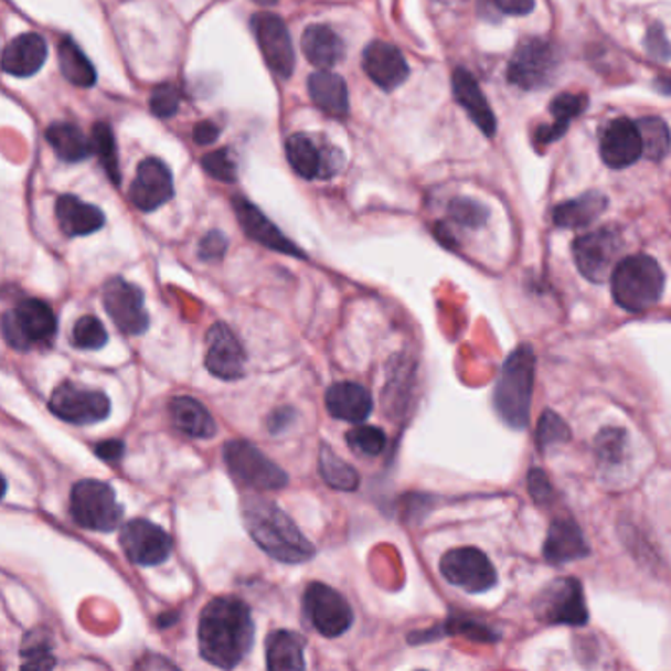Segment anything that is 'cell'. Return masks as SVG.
<instances>
[{
    "instance_id": "obj_2",
    "label": "cell",
    "mask_w": 671,
    "mask_h": 671,
    "mask_svg": "<svg viewBox=\"0 0 671 671\" xmlns=\"http://www.w3.org/2000/svg\"><path fill=\"white\" fill-rule=\"evenodd\" d=\"M242 521L257 546L283 564H302L315 556V546L297 524L265 497L249 494L244 499Z\"/></svg>"
},
{
    "instance_id": "obj_23",
    "label": "cell",
    "mask_w": 671,
    "mask_h": 671,
    "mask_svg": "<svg viewBox=\"0 0 671 671\" xmlns=\"http://www.w3.org/2000/svg\"><path fill=\"white\" fill-rule=\"evenodd\" d=\"M451 87H454V97L458 100L459 106L468 113L477 128L486 134L487 138H493L494 132H497V118H494L493 110L487 103L486 95L479 87L476 77L468 70L458 67L454 71Z\"/></svg>"
},
{
    "instance_id": "obj_54",
    "label": "cell",
    "mask_w": 671,
    "mask_h": 671,
    "mask_svg": "<svg viewBox=\"0 0 671 671\" xmlns=\"http://www.w3.org/2000/svg\"><path fill=\"white\" fill-rule=\"evenodd\" d=\"M493 2L497 9L511 17H524L534 9V0H493Z\"/></svg>"
},
{
    "instance_id": "obj_37",
    "label": "cell",
    "mask_w": 671,
    "mask_h": 671,
    "mask_svg": "<svg viewBox=\"0 0 671 671\" xmlns=\"http://www.w3.org/2000/svg\"><path fill=\"white\" fill-rule=\"evenodd\" d=\"M636 128L642 140V156L652 161H660L668 156L671 146L670 130L662 118L646 116L636 123Z\"/></svg>"
},
{
    "instance_id": "obj_40",
    "label": "cell",
    "mask_w": 671,
    "mask_h": 671,
    "mask_svg": "<svg viewBox=\"0 0 671 671\" xmlns=\"http://www.w3.org/2000/svg\"><path fill=\"white\" fill-rule=\"evenodd\" d=\"M569 438H572V430L564 418H560L554 411H544V415L540 416L539 430H536L539 450L546 451L550 446L565 444V441H569Z\"/></svg>"
},
{
    "instance_id": "obj_28",
    "label": "cell",
    "mask_w": 671,
    "mask_h": 671,
    "mask_svg": "<svg viewBox=\"0 0 671 671\" xmlns=\"http://www.w3.org/2000/svg\"><path fill=\"white\" fill-rule=\"evenodd\" d=\"M309 93L312 103L327 115L334 118H344L350 110V98L345 81L330 73V71H317L309 79Z\"/></svg>"
},
{
    "instance_id": "obj_9",
    "label": "cell",
    "mask_w": 671,
    "mask_h": 671,
    "mask_svg": "<svg viewBox=\"0 0 671 671\" xmlns=\"http://www.w3.org/2000/svg\"><path fill=\"white\" fill-rule=\"evenodd\" d=\"M557 67L556 50L546 40L526 38L512 53L507 79L524 90L546 87Z\"/></svg>"
},
{
    "instance_id": "obj_55",
    "label": "cell",
    "mask_w": 671,
    "mask_h": 671,
    "mask_svg": "<svg viewBox=\"0 0 671 671\" xmlns=\"http://www.w3.org/2000/svg\"><path fill=\"white\" fill-rule=\"evenodd\" d=\"M138 671H179L175 665H171L168 660L159 658V656H150L141 662L140 670Z\"/></svg>"
},
{
    "instance_id": "obj_35",
    "label": "cell",
    "mask_w": 671,
    "mask_h": 671,
    "mask_svg": "<svg viewBox=\"0 0 671 671\" xmlns=\"http://www.w3.org/2000/svg\"><path fill=\"white\" fill-rule=\"evenodd\" d=\"M60 53V70L63 77L73 83L75 87H93L97 81V71L93 67V63L88 62L87 55L83 53L79 45L71 40L70 35H65L60 40L57 45Z\"/></svg>"
},
{
    "instance_id": "obj_21",
    "label": "cell",
    "mask_w": 671,
    "mask_h": 671,
    "mask_svg": "<svg viewBox=\"0 0 671 671\" xmlns=\"http://www.w3.org/2000/svg\"><path fill=\"white\" fill-rule=\"evenodd\" d=\"M363 71L377 87L395 90L408 77V65L398 47L388 42L375 40L363 50Z\"/></svg>"
},
{
    "instance_id": "obj_17",
    "label": "cell",
    "mask_w": 671,
    "mask_h": 671,
    "mask_svg": "<svg viewBox=\"0 0 671 671\" xmlns=\"http://www.w3.org/2000/svg\"><path fill=\"white\" fill-rule=\"evenodd\" d=\"M285 153L292 171L302 179H328L344 166L342 151L336 148H320L305 134H292L285 143Z\"/></svg>"
},
{
    "instance_id": "obj_16",
    "label": "cell",
    "mask_w": 671,
    "mask_h": 671,
    "mask_svg": "<svg viewBox=\"0 0 671 671\" xmlns=\"http://www.w3.org/2000/svg\"><path fill=\"white\" fill-rule=\"evenodd\" d=\"M120 546L132 564L150 567L168 560L173 542L168 532L158 524L146 519H136L124 524Z\"/></svg>"
},
{
    "instance_id": "obj_42",
    "label": "cell",
    "mask_w": 671,
    "mask_h": 671,
    "mask_svg": "<svg viewBox=\"0 0 671 671\" xmlns=\"http://www.w3.org/2000/svg\"><path fill=\"white\" fill-rule=\"evenodd\" d=\"M22 658L24 662L20 671H52L55 668L52 645L45 638L35 640V635L28 638L26 645L22 648Z\"/></svg>"
},
{
    "instance_id": "obj_22",
    "label": "cell",
    "mask_w": 671,
    "mask_h": 671,
    "mask_svg": "<svg viewBox=\"0 0 671 671\" xmlns=\"http://www.w3.org/2000/svg\"><path fill=\"white\" fill-rule=\"evenodd\" d=\"M600 158L610 169L630 168L642 158V140L636 123L617 118L600 136Z\"/></svg>"
},
{
    "instance_id": "obj_47",
    "label": "cell",
    "mask_w": 671,
    "mask_h": 671,
    "mask_svg": "<svg viewBox=\"0 0 671 671\" xmlns=\"http://www.w3.org/2000/svg\"><path fill=\"white\" fill-rule=\"evenodd\" d=\"M179 103H181L179 90L173 85H169V83L159 85L151 93V113L158 116V118H171V116H175L177 110H179Z\"/></svg>"
},
{
    "instance_id": "obj_7",
    "label": "cell",
    "mask_w": 671,
    "mask_h": 671,
    "mask_svg": "<svg viewBox=\"0 0 671 671\" xmlns=\"http://www.w3.org/2000/svg\"><path fill=\"white\" fill-rule=\"evenodd\" d=\"M71 516L79 526L110 532L123 521V504L116 501L115 489L97 479H83L71 489Z\"/></svg>"
},
{
    "instance_id": "obj_30",
    "label": "cell",
    "mask_w": 671,
    "mask_h": 671,
    "mask_svg": "<svg viewBox=\"0 0 671 671\" xmlns=\"http://www.w3.org/2000/svg\"><path fill=\"white\" fill-rule=\"evenodd\" d=\"M305 640L291 630H275L267 636V671H305Z\"/></svg>"
},
{
    "instance_id": "obj_26",
    "label": "cell",
    "mask_w": 671,
    "mask_h": 671,
    "mask_svg": "<svg viewBox=\"0 0 671 671\" xmlns=\"http://www.w3.org/2000/svg\"><path fill=\"white\" fill-rule=\"evenodd\" d=\"M327 408L330 415L345 423H363L373 411L370 391L360 383H336L327 391Z\"/></svg>"
},
{
    "instance_id": "obj_44",
    "label": "cell",
    "mask_w": 671,
    "mask_h": 671,
    "mask_svg": "<svg viewBox=\"0 0 671 671\" xmlns=\"http://www.w3.org/2000/svg\"><path fill=\"white\" fill-rule=\"evenodd\" d=\"M203 169L216 181L222 183H236L238 179V168H236V161L232 158V153L228 150H216L206 153L201 159Z\"/></svg>"
},
{
    "instance_id": "obj_41",
    "label": "cell",
    "mask_w": 671,
    "mask_h": 671,
    "mask_svg": "<svg viewBox=\"0 0 671 671\" xmlns=\"http://www.w3.org/2000/svg\"><path fill=\"white\" fill-rule=\"evenodd\" d=\"M71 338L79 350H100L108 342L105 327L97 317H81L73 327Z\"/></svg>"
},
{
    "instance_id": "obj_13",
    "label": "cell",
    "mask_w": 671,
    "mask_h": 671,
    "mask_svg": "<svg viewBox=\"0 0 671 671\" xmlns=\"http://www.w3.org/2000/svg\"><path fill=\"white\" fill-rule=\"evenodd\" d=\"M50 411L65 423L85 426L100 423L110 415V398L97 388L63 383L53 391Z\"/></svg>"
},
{
    "instance_id": "obj_12",
    "label": "cell",
    "mask_w": 671,
    "mask_h": 671,
    "mask_svg": "<svg viewBox=\"0 0 671 671\" xmlns=\"http://www.w3.org/2000/svg\"><path fill=\"white\" fill-rule=\"evenodd\" d=\"M440 572L446 582L468 593H486L494 587L497 572L489 557L477 547H456L441 557Z\"/></svg>"
},
{
    "instance_id": "obj_20",
    "label": "cell",
    "mask_w": 671,
    "mask_h": 671,
    "mask_svg": "<svg viewBox=\"0 0 671 671\" xmlns=\"http://www.w3.org/2000/svg\"><path fill=\"white\" fill-rule=\"evenodd\" d=\"M232 204H234V212H236L239 226L246 232L247 238L254 239L267 249L285 254V256L307 259V254L295 242L287 238L281 230L277 228L274 222L269 221L264 212L257 209L256 204L249 203L242 196H236Z\"/></svg>"
},
{
    "instance_id": "obj_49",
    "label": "cell",
    "mask_w": 671,
    "mask_h": 671,
    "mask_svg": "<svg viewBox=\"0 0 671 671\" xmlns=\"http://www.w3.org/2000/svg\"><path fill=\"white\" fill-rule=\"evenodd\" d=\"M529 491L534 503L546 504L554 499V489L542 469L534 468L529 471Z\"/></svg>"
},
{
    "instance_id": "obj_25",
    "label": "cell",
    "mask_w": 671,
    "mask_h": 671,
    "mask_svg": "<svg viewBox=\"0 0 671 671\" xmlns=\"http://www.w3.org/2000/svg\"><path fill=\"white\" fill-rule=\"evenodd\" d=\"M585 556H589V546L572 519H556L550 524L544 542V557L550 564H567Z\"/></svg>"
},
{
    "instance_id": "obj_24",
    "label": "cell",
    "mask_w": 671,
    "mask_h": 671,
    "mask_svg": "<svg viewBox=\"0 0 671 671\" xmlns=\"http://www.w3.org/2000/svg\"><path fill=\"white\" fill-rule=\"evenodd\" d=\"M47 44L38 34H20L2 52V71L12 77H32L44 67Z\"/></svg>"
},
{
    "instance_id": "obj_4",
    "label": "cell",
    "mask_w": 671,
    "mask_h": 671,
    "mask_svg": "<svg viewBox=\"0 0 671 671\" xmlns=\"http://www.w3.org/2000/svg\"><path fill=\"white\" fill-rule=\"evenodd\" d=\"M610 283L613 297L620 309L642 312L662 299L665 277L653 257L636 254L618 262Z\"/></svg>"
},
{
    "instance_id": "obj_45",
    "label": "cell",
    "mask_w": 671,
    "mask_h": 671,
    "mask_svg": "<svg viewBox=\"0 0 671 671\" xmlns=\"http://www.w3.org/2000/svg\"><path fill=\"white\" fill-rule=\"evenodd\" d=\"M451 221L458 222L466 228H479L489 219V211L473 199H456L450 204Z\"/></svg>"
},
{
    "instance_id": "obj_29",
    "label": "cell",
    "mask_w": 671,
    "mask_h": 671,
    "mask_svg": "<svg viewBox=\"0 0 671 671\" xmlns=\"http://www.w3.org/2000/svg\"><path fill=\"white\" fill-rule=\"evenodd\" d=\"M171 423L179 433L191 438H212L216 434V423L203 403L193 397H175L169 403Z\"/></svg>"
},
{
    "instance_id": "obj_11",
    "label": "cell",
    "mask_w": 671,
    "mask_h": 671,
    "mask_svg": "<svg viewBox=\"0 0 671 671\" xmlns=\"http://www.w3.org/2000/svg\"><path fill=\"white\" fill-rule=\"evenodd\" d=\"M302 609L310 625L327 638L344 635L352 627V607L340 593L324 583H310L302 595Z\"/></svg>"
},
{
    "instance_id": "obj_5",
    "label": "cell",
    "mask_w": 671,
    "mask_h": 671,
    "mask_svg": "<svg viewBox=\"0 0 671 671\" xmlns=\"http://www.w3.org/2000/svg\"><path fill=\"white\" fill-rule=\"evenodd\" d=\"M222 454L230 477L247 491H277L289 483V476L252 441L230 440Z\"/></svg>"
},
{
    "instance_id": "obj_14",
    "label": "cell",
    "mask_w": 671,
    "mask_h": 671,
    "mask_svg": "<svg viewBox=\"0 0 671 671\" xmlns=\"http://www.w3.org/2000/svg\"><path fill=\"white\" fill-rule=\"evenodd\" d=\"M108 317L113 318L120 332L128 336H140L150 328V315L143 307V292L123 277H113L103 289Z\"/></svg>"
},
{
    "instance_id": "obj_6",
    "label": "cell",
    "mask_w": 671,
    "mask_h": 671,
    "mask_svg": "<svg viewBox=\"0 0 671 671\" xmlns=\"http://www.w3.org/2000/svg\"><path fill=\"white\" fill-rule=\"evenodd\" d=\"M0 330L10 348L28 352L34 345L47 344L52 340L57 330V320L47 302L26 299L2 315Z\"/></svg>"
},
{
    "instance_id": "obj_39",
    "label": "cell",
    "mask_w": 671,
    "mask_h": 671,
    "mask_svg": "<svg viewBox=\"0 0 671 671\" xmlns=\"http://www.w3.org/2000/svg\"><path fill=\"white\" fill-rule=\"evenodd\" d=\"M627 433L622 428H603L595 438V454L603 466H618L625 458Z\"/></svg>"
},
{
    "instance_id": "obj_19",
    "label": "cell",
    "mask_w": 671,
    "mask_h": 671,
    "mask_svg": "<svg viewBox=\"0 0 671 671\" xmlns=\"http://www.w3.org/2000/svg\"><path fill=\"white\" fill-rule=\"evenodd\" d=\"M173 193V175L168 166L158 158L143 159L130 187V201L134 206L141 212H153L169 203Z\"/></svg>"
},
{
    "instance_id": "obj_43",
    "label": "cell",
    "mask_w": 671,
    "mask_h": 671,
    "mask_svg": "<svg viewBox=\"0 0 671 671\" xmlns=\"http://www.w3.org/2000/svg\"><path fill=\"white\" fill-rule=\"evenodd\" d=\"M345 440L363 456H380L387 446V436L377 426H358L348 433Z\"/></svg>"
},
{
    "instance_id": "obj_32",
    "label": "cell",
    "mask_w": 671,
    "mask_h": 671,
    "mask_svg": "<svg viewBox=\"0 0 671 671\" xmlns=\"http://www.w3.org/2000/svg\"><path fill=\"white\" fill-rule=\"evenodd\" d=\"M607 204H609V201H607L605 194L589 191V193L582 194L577 199L557 204L552 219L560 228H585V226H589L597 221L603 212L607 211Z\"/></svg>"
},
{
    "instance_id": "obj_31",
    "label": "cell",
    "mask_w": 671,
    "mask_h": 671,
    "mask_svg": "<svg viewBox=\"0 0 671 671\" xmlns=\"http://www.w3.org/2000/svg\"><path fill=\"white\" fill-rule=\"evenodd\" d=\"M302 52L315 67L330 70L344 57V42L332 28L312 24L302 34Z\"/></svg>"
},
{
    "instance_id": "obj_15",
    "label": "cell",
    "mask_w": 671,
    "mask_h": 671,
    "mask_svg": "<svg viewBox=\"0 0 671 671\" xmlns=\"http://www.w3.org/2000/svg\"><path fill=\"white\" fill-rule=\"evenodd\" d=\"M252 28L267 67L274 71L277 77L289 79L295 70V52L287 24L275 14L262 12L252 18Z\"/></svg>"
},
{
    "instance_id": "obj_3",
    "label": "cell",
    "mask_w": 671,
    "mask_h": 671,
    "mask_svg": "<svg viewBox=\"0 0 671 671\" xmlns=\"http://www.w3.org/2000/svg\"><path fill=\"white\" fill-rule=\"evenodd\" d=\"M536 353L522 344L504 360L501 377L494 387L493 403L504 424L514 430L529 426L532 391H534Z\"/></svg>"
},
{
    "instance_id": "obj_51",
    "label": "cell",
    "mask_w": 671,
    "mask_h": 671,
    "mask_svg": "<svg viewBox=\"0 0 671 671\" xmlns=\"http://www.w3.org/2000/svg\"><path fill=\"white\" fill-rule=\"evenodd\" d=\"M295 418H297V413L292 411L291 406L275 408L274 413L267 418V428L271 434L285 433V430H289V426Z\"/></svg>"
},
{
    "instance_id": "obj_57",
    "label": "cell",
    "mask_w": 671,
    "mask_h": 671,
    "mask_svg": "<svg viewBox=\"0 0 671 671\" xmlns=\"http://www.w3.org/2000/svg\"><path fill=\"white\" fill-rule=\"evenodd\" d=\"M254 2L262 4V7H274V4H277L279 0H254Z\"/></svg>"
},
{
    "instance_id": "obj_38",
    "label": "cell",
    "mask_w": 671,
    "mask_h": 671,
    "mask_svg": "<svg viewBox=\"0 0 671 671\" xmlns=\"http://www.w3.org/2000/svg\"><path fill=\"white\" fill-rule=\"evenodd\" d=\"M93 151L97 153L106 175L110 177V181L118 185L120 183V168H118V150H116L115 134L110 130V126L105 123H98L93 126V138H90Z\"/></svg>"
},
{
    "instance_id": "obj_34",
    "label": "cell",
    "mask_w": 671,
    "mask_h": 671,
    "mask_svg": "<svg viewBox=\"0 0 671 671\" xmlns=\"http://www.w3.org/2000/svg\"><path fill=\"white\" fill-rule=\"evenodd\" d=\"M45 140L67 163H77L93 153V146L75 124L55 123L45 130Z\"/></svg>"
},
{
    "instance_id": "obj_1",
    "label": "cell",
    "mask_w": 671,
    "mask_h": 671,
    "mask_svg": "<svg viewBox=\"0 0 671 671\" xmlns=\"http://www.w3.org/2000/svg\"><path fill=\"white\" fill-rule=\"evenodd\" d=\"M254 645V620L246 603L216 597L204 605L199 620V650L206 662L232 670Z\"/></svg>"
},
{
    "instance_id": "obj_52",
    "label": "cell",
    "mask_w": 671,
    "mask_h": 671,
    "mask_svg": "<svg viewBox=\"0 0 671 671\" xmlns=\"http://www.w3.org/2000/svg\"><path fill=\"white\" fill-rule=\"evenodd\" d=\"M126 451L123 440H105L98 441L95 446V454L98 458L105 459V461H120Z\"/></svg>"
},
{
    "instance_id": "obj_10",
    "label": "cell",
    "mask_w": 671,
    "mask_h": 671,
    "mask_svg": "<svg viewBox=\"0 0 671 671\" xmlns=\"http://www.w3.org/2000/svg\"><path fill=\"white\" fill-rule=\"evenodd\" d=\"M536 615L547 625L583 627L589 620V610L583 595L582 583L575 577H560L550 583L536 599Z\"/></svg>"
},
{
    "instance_id": "obj_50",
    "label": "cell",
    "mask_w": 671,
    "mask_h": 671,
    "mask_svg": "<svg viewBox=\"0 0 671 671\" xmlns=\"http://www.w3.org/2000/svg\"><path fill=\"white\" fill-rule=\"evenodd\" d=\"M646 45H648V52L656 60H670L671 57V45L665 40L662 26H652L646 38Z\"/></svg>"
},
{
    "instance_id": "obj_33",
    "label": "cell",
    "mask_w": 671,
    "mask_h": 671,
    "mask_svg": "<svg viewBox=\"0 0 671 671\" xmlns=\"http://www.w3.org/2000/svg\"><path fill=\"white\" fill-rule=\"evenodd\" d=\"M585 108H587V97L585 95L564 93V95L554 98L552 105H550V113L554 116V123L540 126L536 134H534L536 143L539 146H547L552 141L560 140L567 132L569 123L582 115Z\"/></svg>"
},
{
    "instance_id": "obj_46",
    "label": "cell",
    "mask_w": 671,
    "mask_h": 671,
    "mask_svg": "<svg viewBox=\"0 0 671 671\" xmlns=\"http://www.w3.org/2000/svg\"><path fill=\"white\" fill-rule=\"evenodd\" d=\"M444 627H446V632H450V635L466 636L469 640H473V642H483V645H491V642H494V640L499 638L491 628L481 625V622H477L473 618H451Z\"/></svg>"
},
{
    "instance_id": "obj_36",
    "label": "cell",
    "mask_w": 671,
    "mask_h": 671,
    "mask_svg": "<svg viewBox=\"0 0 671 671\" xmlns=\"http://www.w3.org/2000/svg\"><path fill=\"white\" fill-rule=\"evenodd\" d=\"M318 473L324 479L328 487L338 489V491H355L360 487V473L350 464H345L340 456H336L328 444L320 446Z\"/></svg>"
},
{
    "instance_id": "obj_8",
    "label": "cell",
    "mask_w": 671,
    "mask_h": 671,
    "mask_svg": "<svg viewBox=\"0 0 671 671\" xmlns=\"http://www.w3.org/2000/svg\"><path fill=\"white\" fill-rule=\"evenodd\" d=\"M622 254V234L615 226H603L583 234L574 242L575 265L593 283L609 279Z\"/></svg>"
},
{
    "instance_id": "obj_53",
    "label": "cell",
    "mask_w": 671,
    "mask_h": 671,
    "mask_svg": "<svg viewBox=\"0 0 671 671\" xmlns=\"http://www.w3.org/2000/svg\"><path fill=\"white\" fill-rule=\"evenodd\" d=\"M219 136H221V128L214 123L204 120V123H199L194 126L193 140L199 146H211V143L219 140Z\"/></svg>"
},
{
    "instance_id": "obj_18",
    "label": "cell",
    "mask_w": 671,
    "mask_h": 671,
    "mask_svg": "<svg viewBox=\"0 0 671 671\" xmlns=\"http://www.w3.org/2000/svg\"><path fill=\"white\" fill-rule=\"evenodd\" d=\"M204 365L214 377L224 381L239 380L246 371V352L236 334L222 322L212 324L206 332Z\"/></svg>"
},
{
    "instance_id": "obj_56",
    "label": "cell",
    "mask_w": 671,
    "mask_h": 671,
    "mask_svg": "<svg viewBox=\"0 0 671 671\" xmlns=\"http://www.w3.org/2000/svg\"><path fill=\"white\" fill-rule=\"evenodd\" d=\"M4 493H7V479L0 476V499L4 497Z\"/></svg>"
},
{
    "instance_id": "obj_48",
    "label": "cell",
    "mask_w": 671,
    "mask_h": 671,
    "mask_svg": "<svg viewBox=\"0 0 671 671\" xmlns=\"http://www.w3.org/2000/svg\"><path fill=\"white\" fill-rule=\"evenodd\" d=\"M226 249H228V238L221 230H211L199 244V257L203 262H219L226 256Z\"/></svg>"
},
{
    "instance_id": "obj_27",
    "label": "cell",
    "mask_w": 671,
    "mask_h": 671,
    "mask_svg": "<svg viewBox=\"0 0 671 671\" xmlns=\"http://www.w3.org/2000/svg\"><path fill=\"white\" fill-rule=\"evenodd\" d=\"M57 222L67 236H88L105 226V214L95 204L83 203L73 194H63L55 203Z\"/></svg>"
}]
</instances>
